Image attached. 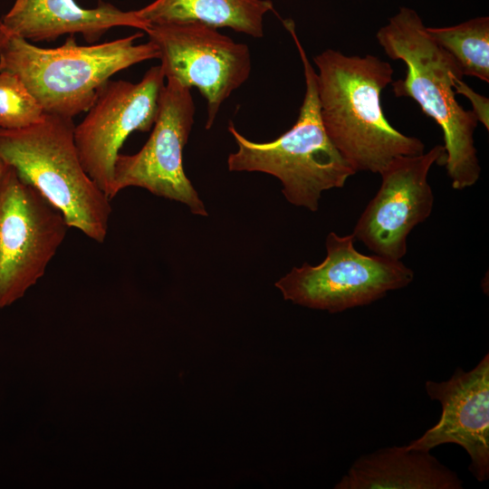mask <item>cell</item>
<instances>
[{"instance_id":"cell-1","label":"cell","mask_w":489,"mask_h":489,"mask_svg":"<svg viewBox=\"0 0 489 489\" xmlns=\"http://www.w3.org/2000/svg\"><path fill=\"white\" fill-rule=\"evenodd\" d=\"M313 62L323 127L355 172L380 174L396 158L424 152L419 139L401 133L385 117L380 94L393 82L389 62L333 49Z\"/></svg>"},{"instance_id":"cell-2","label":"cell","mask_w":489,"mask_h":489,"mask_svg":"<svg viewBox=\"0 0 489 489\" xmlns=\"http://www.w3.org/2000/svg\"><path fill=\"white\" fill-rule=\"evenodd\" d=\"M376 38L389 58L407 66L406 77L391 82L394 94L415 101L440 127L452 187H473L481 175L474 139L478 120L456 101L453 78L464 76L456 62L430 38L421 17L408 7L390 17Z\"/></svg>"},{"instance_id":"cell-3","label":"cell","mask_w":489,"mask_h":489,"mask_svg":"<svg viewBox=\"0 0 489 489\" xmlns=\"http://www.w3.org/2000/svg\"><path fill=\"white\" fill-rule=\"evenodd\" d=\"M143 35L138 32L87 46L71 35L59 47L43 48L0 31V72L16 75L44 112L72 119L91 107L98 90L113 74L159 58L152 41L135 44Z\"/></svg>"},{"instance_id":"cell-4","label":"cell","mask_w":489,"mask_h":489,"mask_svg":"<svg viewBox=\"0 0 489 489\" xmlns=\"http://www.w3.org/2000/svg\"><path fill=\"white\" fill-rule=\"evenodd\" d=\"M299 52L305 79V94L292 127L274 140L254 142L240 134L233 122L228 130L237 150L227 158L230 171L263 172L277 177L291 204L317 211L323 191L343 187L356 172L342 158L323 127L316 71L295 32L292 20H282Z\"/></svg>"},{"instance_id":"cell-5","label":"cell","mask_w":489,"mask_h":489,"mask_svg":"<svg viewBox=\"0 0 489 489\" xmlns=\"http://www.w3.org/2000/svg\"><path fill=\"white\" fill-rule=\"evenodd\" d=\"M72 118L46 113L28 127L0 128V159L58 208L69 225L103 243L110 198L85 172Z\"/></svg>"},{"instance_id":"cell-6","label":"cell","mask_w":489,"mask_h":489,"mask_svg":"<svg viewBox=\"0 0 489 489\" xmlns=\"http://www.w3.org/2000/svg\"><path fill=\"white\" fill-rule=\"evenodd\" d=\"M354 241L351 234L329 233L324 260L293 267L275 286L285 300L335 313L370 304L412 283L414 272L401 260L363 254Z\"/></svg>"},{"instance_id":"cell-7","label":"cell","mask_w":489,"mask_h":489,"mask_svg":"<svg viewBox=\"0 0 489 489\" xmlns=\"http://www.w3.org/2000/svg\"><path fill=\"white\" fill-rule=\"evenodd\" d=\"M68 228L62 212L6 164L0 176V309L44 274Z\"/></svg>"},{"instance_id":"cell-8","label":"cell","mask_w":489,"mask_h":489,"mask_svg":"<svg viewBox=\"0 0 489 489\" xmlns=\"http://www.w3.org/2000/svg\"><path fill=\"white\" fill-rule=\"evenodd\" d=\"M146 33L158 48L165 78L196 87L205 98L209 129L224 101L250 76L248 46L197 22L150 24Z\"/></svg>"},{"instance_id":"cell-9","label":"cell","mask_w":489,"mask_h":489,"mask_svg":"<svg viewBox=\"0 0 489 489\" xmlns=\"http://www.w3.org/2000/svg\"><path fill=\"white\" fill-rule=\"evenodd\" d=\"M190 89L167 79L160 93L152 132L133 155L120 154L114 164L112 198L122 189L139 187L187 205L193 214L207 216L197 192L185 174L183 149L194 124Z\"/></svg>"},{"instance_id":"cell-10","label":"cell","mask_w":489,"mask_h":489,"mask_svg":"<svg viewBox=\"0 0 489 489\" xmlns=\"http://www.w3.org/2000/svg\"><path fill=\"white\" fill-rule=\"evenodd\" d=\"M164 80L160 65L148 70L138 83L108 80L98 90L84 119L74 127L82 165L110 199L119 151L130 133L153 127Z\"/></svg>"},{"instance_id":"cell-11","label":"cell","mask_w":489,"mask_h":489,"mask_svg":"<svg viewBox=\"0 0 489 489\" xmlns=\"http://www.w3.org/2000/svg\"><path fill=\"white\" fill-rule=\"evenodd\" d=\"M445 148L393 159L379 174L381 184L359 217L351 235L375 254L401 260L408 251L410 232L427 219L434 194L428 173L434 164L444 165Z\"/></svg>"},{"instance_id":"cell-12","label":"cell","mask_w":489,"mask_h":489,"mask_svg":"<svg viewBox=\"0 0 489 489\" xmlns=\"http://www.w3.org/2000/svg\"><path fill=\"white\" fill-rule=\"evenodd\" d=\"M431 399L439 401L438 422L407 449L429 451L453 443L468 454L469 471L480 482L489 477V355L471 370L458 368L446 381L426 382Z\"/></svg>"},{"instance_id":"cell-13","label":"cell","mask_w":489,"mask_h":489,"mask_svg":"<svg viewBox=\"0 0 489 489\" xmlns=\"http://www.w3.org/2000/svg\"><path fill=\"white\" fill-rule=\"evenodd\" d=\"M118 26L146 33L150 24L137 11H122L109 3L83 8L74 0H15L0 18V31L29 42H52L63 34H80L93 43Z\"/></svg>"},{"instance_id":"cell-14","label":"cell","mask_w":489,"mask_h":489,"mask_svg":"<svg viewBox=\"0 0 489 489\" xmlns=\"http://www.w3.org/2000/svg\"><path fill=\"white\" fill-rule=\"evenodd\" d=\"M458 475L429 451L391 446L359 457L336 489H460Z\"/></svg>"},{"instance_id":"cell-15","label":"cell","mask_w":489,"mask_h":489,"mask_svg":"<svg viewBox=\"0 0 489 489\" xmlns=\"http://www.w3.org/2000/svg\"><path fill=\"white\" fill-rule=\"evenodd\" d=\"M136 11L149 24L197 22L261 38L264 15L274 9L270 0H155Z\"/></svg>"},{"instance_id":"cell-16","label":"cell","mask_w":489,"mask_h":489,"mask_svg":"<svg viewBox=\"0 0 489 489\" xmlns=\"http://www.w3.org/2000/svg\"><path fill=\"white\" fill-rule=\"evenodd\" d=\"M430 38L456 62L463 75L489 82V17L453 26L427 27Z\"/></svg>"},{"instance_id":"cell-17","label":"cell","mask_w":489,"mask_h":489,"mask_svg":"<svg viewBox=\"0 0 489 489\" xmlns=\"http://www.w3.org/2000/svg\"><path fill=\"white\" fill-rule=\"evenodd\" d=\"M41 105L14 74L0 72V128L15 129L41 121Z\"/></svg>"},{"instance_id":"cell-18","label":"cell","mask_w":489,"mask_h":489,"mask_svg":"<svg viewBox=\"0 0 489 489\" xmlns=\"http://www.w3.org/2000/svg\"><path fill=\"white\" fill-rule=\"evenodd\" d=\"M453 88L455 94L465 96L473 106L472 111L475 113L478 122L482 123L485 129H489V100L477 93L465 82L463 77L455 76L453 78Z\"/></svg>"},{"instance_id":"cell-19","label":"cell","mask_w":489,"mask_h":489,"mask_svg":"<svg viewBox=\"0 0 489 489\" xmlns=\"http://www.w3.org/2000/svg\"><path fill=\"white\" fill-rule=\"evenodd\" d=\"M6 164L0 159V176L3 173Z\"/></svg>"}]
</instances>
